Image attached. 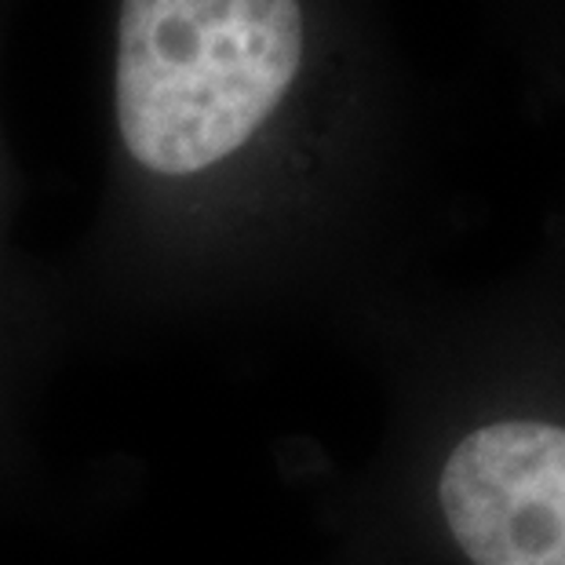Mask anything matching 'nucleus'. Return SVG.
I'll use <instances>...</instances> for the list:
<instances>
[{"instance_id":"obj_1","label":"nucleus","mask_w":565,"mask_h":565,"mask_svg":"<svg viewBox=\"0 0 565 565\" xmlns=\"http://www.w3.org/2000/svg\"><path fill=\"white\" fill-rule=\"evenodd\" d=\"M303 58L299 0H125L117 125L153 175H198L252 142Z\"/></svg>"},{"instance_id":"obj_2","label":"nucleus","mask_w":565,"mask_h":565,"mask_svg":"<svg viewBox=\"0 0 565 565\" xmlns=\"http://www.w3.org/2000/svg\"><path fill=\"white\" fill-rule=\"evenodd\" d=\"M438 511L471 565H565V424L471 427L438 471Z\"/></svg>"}]
</instances>
